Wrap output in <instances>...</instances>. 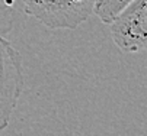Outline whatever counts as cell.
I'll return each instance as SVG.
<instances>
[{"label":"cell","mask_w":147,"mask_h":136,"mask_svg":"<svg viewBox=\"0 0 147 136\" xmlns=\"http://www.w3.org/2000/svg\"><path fill=\"white\" fill-rule=\"evenodd\" d=\"M95 0H24L28 16L50 29H76L93 13Z\"/></svg>","instance_id":"1"},{"label":"cell","mask_w":147,"mask_h":136,"mask_svg":"<svg viewBox=\"0 0 147 136\" xmlns=\"http://www.w3.org/2000/svg\"><path fill=\"white\" fill-rule=\"evenodd\" d=\"M22 56L0 35V133L10 123L13 111L24 91Z\"/></svg>","instance_id":"2"},{"label":"cell","mask_w":147,"mask_h":136,"mask_svg":"<svg viewBox=\"0 0 147 136\" xmlns=\"http://www.w3.org/2000/svg\"><path fill=\"white\" fill-rule=\"evenodd\" d=\"M109 25L112 39L122 52L136 54L146 49L147 0H133Z\"/></svg>","instance_id":"3"},{"label":"cell","mask_w":147,"mask_h":136,"mask_svg":"<svg viewBox=\"0 0 147 136\" xmlns=\"http://www.w3.org/2000/svg\"><path fill=\"white\" fill-rule=\"evenodd\" d=\"M133 0H95L93 13L103 23H111L115 16L127 7Z\"/></svg>","instance_id":"4"}]
</instances>
